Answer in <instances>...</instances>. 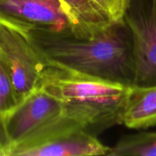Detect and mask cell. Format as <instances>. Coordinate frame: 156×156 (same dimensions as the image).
Segmentation results:
<instances>
[{"mask_svg": "<svg viewBox=\"0 0 156 156\" xmlns=\"http://www.w3.org/2000/svg\"><path fill=\"white\" fill-rule=\"evenodd\" d=\"M26 34L48 65L133 86L132 44L122 19L90 37L41 31Z\"/></svg>", "mask_w": 156, "mask_h": 156, "instance_id": "6da1fadb", "label": "cell"}, {"mask_svg": "<svg viewBox=\"0 0 156 156\" xmlns=\"http://www.w3.org/2000/svg\"><path fill=\"white\" fill-rule=\"evenodd\" d=\"M132 87L47 64L39 88L62 104L66 115L97 136L122 124Z\"/></svg>", "mask_w": 156, "mask_h": 156, "instance_id": "7a4b0ae2", "label": "cell"}, {"mask_svg": "<svg viewBox=\"0 0 156 156\" xmlns=\"http://www.w3.org/2000/svg\"><path fill=\"white\" fill-rule=\"evenodd\" d=\"M110 149L80 122L64 114L12 146L9 156L108 155Z\"/></svg>", "mask_w": 156, "mask_h": 156, "instance_id": "3957f363", "label": "cell"}, {"mask_svg": "<svg viewBox=\"0 0 156 156\" xmlns=\"http://www.w3.org/2000/svg\"><path fill=\"white\" fill-rule=\"evenodd\" d=\"M0 59L9 73L18 105L40 88L47 64L25 33L0 22Z\"/></svg>", "mask_w": 156, "mask_h": 156, "instance_id": "277c9868", "label": "cell"}, {"mask_svg": "<svg viewBox=\"0 0 156 156\" xmlns=\"http://www.w3.org/2000/svg\"><path fill=\"white\" fill-rule=\"evenodd\" d=\"M122 21L132 44V87L156 85V0H128Z\"/></svg>", "mask_w": 156, "mask_h": 156, "instance_id": "5b68a950", "label": "cell"}, {"mask_svg": "<svg viewBox=\"0 0 156 156\" xmlns=\"http://www.w3.org/2000/svg\"><path fill=\"white\" fill-rule=\"evenodd\" d=\"M0 22L23 33L76 31L60 0H0Z\"/></svg>", "mask_w": 156, "mask_h": 156, "instance_id": "8992f818", "label": "cell"}, {"mask_svg": "<svg viewBox=\"0 0 156 156\" xmlns=\"http://www.w3.org/2000/svg\"><path fill=\"white\" fill-rule=\"evenodd\" d=\"M64 114L62 104L38 88L15 109L4 115L5 126L12 145L11 148Z\"/></svg>", "mask_w": 156, "mask_h": 156, "instance_id": "52a82bcc", "label": "cell"}, {"mask_svg": "<svg viewBox=\"0 0 156 156\" xmlns=\"http://www.w3.org/2000/svg\"><path fill=\"white\" fill-rule=\"evenodd\" d=\"M76 31V37H90L114 21L93 0H60Z\"/></svg>", "mask_w": 156, "mask_h": 156, "instance_id": "ba28073f", "label": "cell"}, {"mask_svg": "<svg viewBox=\"0 0 156 156\" xmlns=\"http://www.w3.org/2000/svg\"><path fill=\"white\" fill-rule=\"evenodd\" d=\"M122 124L132 129L156 126V85L132 87Z\"/></svg>", "mask_w": 156, "mask_h": 156, "instance_id": "9c48e42d", "label": "cell"}, {"mask_svg": "<svg viewBox=\"0 0 156 156\" xmlns=\"http://www.w3.org/2000/svg\"><path fill=\"white\" fill-rule=\"evenodd\" d=\"M108 155L156 156V132H139L121 137Z\"/></svg>", "mask_w": 156, "mask_h": 156, "instance_id": "30bf717a", "label": "cell"}, {"mask_svg": "<svg viewBox=\"0 0 156 156\" xmlns=\"http://www.w3.org/2000/svg\"><path fill=\"white\" fill-rule=\"evenodd\" d=\"M18 105V98L12 79L0 59V114L6 115Z\"/></svg>", "mask_w": 156, "mask_h": 156, "instance_id": "8fae6325", "label": "cell"}, {"mask_svg": "<svg viewBox=\"0 0 156 156\" xmlns=\"http://www.w3.org/2000/svg\"><path fill=\"white\" fill-rule=\"evenodd\" d=\"M98 5L102 8L113 21L122 19L125 12L128 0H93Z\"/></svg>", "mask_w": 156, "mask_h": 156, "instance_id": "7c38bea8", "label": "cell"}, {"mask_svg": "<svg viewBox=\"0 0 156 156\" xmlns=\"http://www.w3.org/2000/svg\"><path fill=\"white\" fill-rule=\"evenodd\" d=\"M11 143L5 126L4 115L0 114V156H8L11 148Z\"/></svg>", "mask_w": 156, "mask_h": 156, "instance_id": "4fadbf2b", "label": "cell"}]
</instances>
